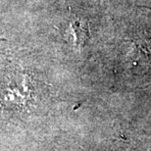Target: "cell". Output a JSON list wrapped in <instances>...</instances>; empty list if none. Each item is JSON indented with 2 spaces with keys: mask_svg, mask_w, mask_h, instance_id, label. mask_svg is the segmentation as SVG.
Returning <instances> with one entry per match:
<instances>
[{
  "mask_svg": "<svg viewBox=\"0 0 151 151\" xmlns=\"http://www.w3.org/2000/svg\"><path fill=\"white\" fill-rule=\"evenodd\" d=\"M27 90H20L18 87L11 86L6 88L2 93V99L6 104L23 105L27 101Z\"/></svg>",
  "mask_w": 151,
  "mask_h": 151,
  "instance_id": "obj_1",
  "label": "cell"
},
{
  "mask_svg": "<svg viewBox=\"0 0 151 151\" xmlns=\"http://www.w3.org/2000/svg\"><path fill=\"white\" fill-rule=\"evenodd\" d=\"M72 29V35H73V40L76 45H81L84 43L86 37H87V29L86 27L83 23L80 22V21H76V22L72 23L71 25Z\"/></svg>",
  "mask_w": 151,
  "mask_h": 151,
  "instance_id": "obj_2",
  "label": "cell"
}]
</instances>
